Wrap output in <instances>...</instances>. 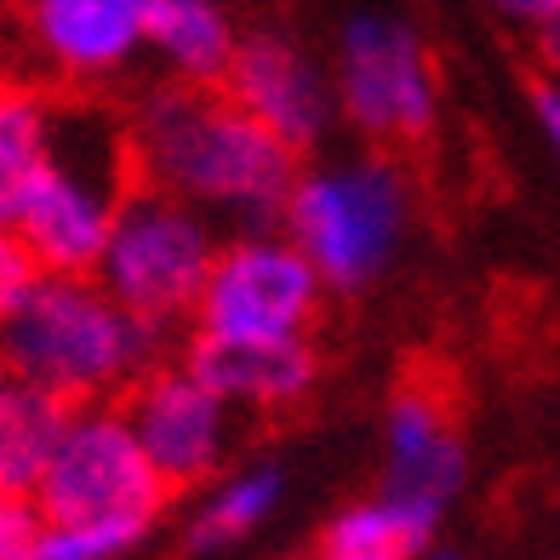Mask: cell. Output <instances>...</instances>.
Segmentation results:
<instances>
[{"label": "cell", "mask_w": 560, "mask_h": 560, "mask_svg": "<svg viewBox=\"0 0 560 560\" xmlns=\"http://www.w3.org/2000/svg\"><path fill=\"white\" fill-rule=\"evenodd\" d=\"M132 138L138 177L184 207H218L246 223V235H264L287 218V195L298 184V155L275 143L252 115H241L218 86H161L143 97Z\"/></svg>", "instance_id": "obj_1"}, {"label": "cell", "mask_w": 560, "mask_h": 560, "mask_svg": "<svg viewBox=\"0 0 560 560\" xmlns=\"http://www.w3.org/2000/svg\"><path fill=\"white\" fill-rule=\"evenodd\" d=\"M161 354V326L126 315L86 275H40V287L0 320V361L12 377L86 406L126 384H143Z\"/></svg>", "instance_id": "obj_2"}, {"label": "cell", "mask_w": 560, "mask_h": 560, "mask_svg": "<svg viewBox=\"0 0 560 560\" xmlns=\"http://www.w3.org/2000/svg\"><path fill=\"white\" fill-rule=\"evenodd\" d=\"M138 184L126 126L92 104H46V161L18 212V241L40 275H92L120 200Z\"/></svg>", "instance_id": "obj_3"}, {"label": "cell", "mask_w": 560, "mask_h": 560, "mask_svg": "<svg viewBox=\"0 0 560 560\" xmlns=\"http://www.w3.org/2000/svg\"><path fill=\"white\" fill-rule=\"evenodd\" d=\"M212 258H218V241L207 218L138 177L109 223L104 252H97V287L126 315H138L149 326H172L195 315Z\"/></svg>", "instance_id": "obj_4"}, {"label": "cell", "mask_w": 560, "mask_h": 560, "mask_svg": "<svg viewBox=\"0 0 560 560\" xmlns=\"http://www.w3.org/2000/svg\"><path fill=\"white\" fill-rule=\"evenodd\" d=\"M287 229L320 287L361 292L389 269L406 235V184L384 161L310 172L287 195Z\"/></svg>", "instance_id": "obj_5"}, {"label": "cell", "mask_w": 560, "mask_h": 560, "mask_svg": "<svg viewBox=\"0 0 560 560\" xmlns=\"http://www.w3.org/2000/svg\"><path fill=\"white\" fill-rule=\"evenodd\" d=\"M166 503V487L143 464L132 429L115 406H74L63 441L46 464L35 509L46 526H81V521H115V515H143L155 521Z\"/></svg>", "instance_id": "obj_6"}, {"label": "cell", "mask_w": 560, "mask_h": 560, "mask_svg": "<svg viewBox=\"0 0 560 560\" xmlns=\"http://www.w3.org/2000/svg\"><path fill=\"white\" fill-rule=\"evenodd\" d=\"M320 280L292 241L241 235L212 258L200 287V332L229 343H298L320 310Z\"/></svg>", "instance_id": "obj_7"}, {"label": "cell", "mask_w": 560, "mask_h": 560, "mask_svg": "<svg viewBox=\"0 0 560 560\" xmlns=\"http://www.w3.org/2000/svg\"><path fill=\"white\" fill-rule=\"evenodd\" d=\"M343 115L366 138L423 143L435 132V63L400 18H354L338 52Z\"/></svg>", "instance_id": "obj_8"}, {"label": "cell", "mask_w": 560, "mask_h": 560, "mask_svg": "<svg viewBox=\"0 0 560 560\" xmlns=\"http://www.w3.org/2000/svg\"><path fill=\"white\" fill-rule=\"evenodd\" d=\"M120 418L166 492L212 475L229 452V406L189 372H149Z\"/></svg>", "instance_id": "obj_9"}, {"label": "cell", "mask_w": 560, "mask_h": 560, "mask_svg": "<svg viewBox=\"0 0 560 560\" xmlns=\"http://www.w3.org/2000/svg\"><path fill=\"white\" fill-rule=\"evenodd\" d=\"M464 487V446L452 435L446 406L429 389H406L389 406V487L384 503L395 509V521L406 526V538L418 549L435 538L441 509L452 492Z\"/></svg>", "instance_id": "obj_10"}, {"label": "cell", "mask_w": 560, "mask_h": 560, "mask_svg": "<svg viewBox=\"0 0 560 560\" xmlns=\"http://www.w3.org/2000/svg\"><path fill=\"white\" fill-rule=\"evenodd\" d=\"M241 115H252L275 143H287L292 155L310 149L326 132V115H332V97H326L320 69L298 52L292 40L280 35H246L235 40V58L223 69L218 86Z\"/></svg>", "instance_id": "obj_11"}, {"label": "cell", "mask_w": 560, "mask_h": 560, "mask_svg": "<svg viewBox=\"0 0 560 560\" xmlns=\"http://www.w3.org/2000/svg\"><path fill=\"white\" fill-rule=\"evenodd\" d=\"M23 23L74 81L115 74L143 46V0H23Z\"/></svg>", "instance_id": "obj_12"}, {"label": "cell", "mask_w": 560, "mask_h": 560, "mask_svg": "<svg viewBox=\"0 0 560 560\" xmlns=\"http://www.w3.org/2000/svg\"><path fill=\"white\" fill-rule=\"evenodd\" d=\"M195 384H207L223 406H292L315 389V349L310 343H229L200 332L189 343Z\"/></svg>", "instance_id": "obj_13"}, {"label": "cell", "mask_w": 560, "mask_h": 560, "mask_svg": "<svg viewBox=\"0 0 560 560\" xmlns=\"http://www.w3.org/2000/svg\"><path fill=\"white\" fill-rule=\"evenodd\" d=\"M69 418H74L69 400L23 384V377H12V372L0 377V492L35 498Z\"/></svg>", "instance_id": "obj_14"}, {"label": "cell", "mask_w": 560, "mask_h": 560, "mask_svg": "<svg viewBox=\"0 0 560 560\" xmlns=\"http://www.w3.org/2000/svg\"><path fill=\"white\" fill-rule=\"evenodd\" d=\"M143 40L184 74V86H223L235 30L212 0H143Z\"/></svg>", "instance_id": "obj_15"}, {"label": "cell", "mask_w": 560, "mask_h": 560, "mask_svg": "<svg viewBox=\"0 0 560 560\" xmlns=\"http://www.w3.org/2000/svg\"><path fill=\"white\" fill-rule=\"evenodd\" d=\"M46 161V104L30 86L0 81V229H18Z\"/></svg>", "instance_id": "obj_16"}, {"label": "cell", "mask_w": 560, "mask_h": 560, "mask_svg": "<svg viewBox=\"0 0 560 560\" xmlns=\"http://www.w3.org/2000/svg\"><path fill=\"white\" fill-rule=\"evenodd\" d=\"M275 498H280V475H275L269 464L235 475V480H229V487L207 503V515L195 521L189 544H195V549H223V544H235L241 532H252V526L269 515Z\"/></svg>", "instance_id": "obj_17"}, {"label": "cell", "mask_w": 560, "mask_h": 560, "mask_svg": "<svg viewBox=\"0 0 560 560\" xmlns=\"http://www.w3.org/2000/svg\"><path fill=\"white\" fill-rule=\"evenodd\" d=\"M149 532L143 515H115V521H81V526H46L35 560H115Z\"/></svg>", "instance_id": "obj_18"}, {"label": "cell", "mask_w": 560, "mask_h": 560, "mask_svg": "<svg viewBox=\"0 0 560 560\" xmlns=\"http://www.w3.org/2000/svg\"><path fill=\"white\" fill-rule=\"evenodd\" d=\"M418 544L406 538V526L395 521V509L377 498V503H361V509H349V515L332 526V555H412Z\"/></svg>", "instance_id": "obj_19"}, {"label": "cell", "mask_w": 560, "mask_h": 560, "mask_svg": "<svg viewBox=\"0 0 560 560\" xmlns=\"http://www.w3.org/2000/svg\"><path fill=\"white\" fill-rule=\"evenodd\" d=\"M40 287V264L35 252L18 241V229H0V320L18 315V303Z\"/></svg>", "instance_id": "obj_20"}, {"label": "cell", "mask_w": 560, "mask_h": 560, "mask_svg": "<svg viewBox=\"0 0 560 560\" xmlns=\"http://www.w3.org/2000/svg\"><path fill=\"white\" fill-rule=\"evenodd\" d=\"M40 532H46V515L35 509V498L0 492V560H35Z\"/></svg>", "instance_id": "obj_21"}, {"label": "cell", "mask_w": 560, "mask_h": 560, "mask_svg": "<svg viewBox=\"0 0 560 560\" xmlns=\"http://www.w3.org/2000/svg\"><path fill=\"white\" fill-rule=\"evenodd\" d=\"M492 7L503 12V18H515V23H526V30H544V23L560 12V0H492Z\"/></svg>", "instance_id": "obj_22"}, {"label": "cell", "mask_w": 560, "mask_h": 560, "mask_svg": "<svg viewBox=\"0 0 560 560\" xmlns=\"http://www.w3.org/2000/svg\"><path fill=\"white\" fill-rule=\"evenodd\" d=\"M532 109H538L549 143L560 149V86H555V81H538V86H532Z\"/></svg>", "instance_id": "obj_23"}, {"label": "cell", "mask_w": 560, "mask_h": 560, "mask_svg": "<svg viewBox=\"0 0 560 560\" xmlns=\"http://www.w3.org/2000/svg\"><path fill=\"white\" fill-rule=\"evenodd\" d=\"M532 35H538V52H544V63L560 74V12L544 23V30H532Z\"/></svg>", "instance_id": "obj_24"}, {"label": "cell", "mask_w": 560, "mask_h": 560, "mask_svg": "<svg viewBox=\"0 0 560 560\" xmlns=\"http://www.w3.org/2000/svg\"><path fill=\"white\" fill-rule=\"evenodd\" d=\"M332 560H389V555H332Z\"/></svg>", "instance_id": "obj_25"}, {"label": "cell", "mask_w": 560, "mask_h": 560, "mask_svg": "<svg viewBox=\"0 0 560 560\" xmlns=\"http://www.w3.org/2000/svg\"><path fill=\"white\" fill-rule=\"evenodd\" d=\"M0 377H7V361H0Z\"/></svg>", "instance_id": "obj_26"}, {"label": "cell", "mask_w": 560, "mask_h": 560, "mask_svg": "<svg viewBox=\"0 0 560 560\" xmlns=\"http://www.w3.org/2000/svg\"><path fill=\"white\" fill-rule=\"evenodd\" d=\"M435 560H452V555H435Z\"/></svg>", "instance_id": "obj_27"}]
</instances>
